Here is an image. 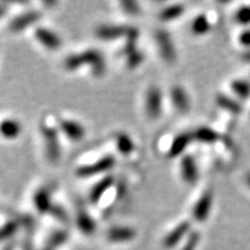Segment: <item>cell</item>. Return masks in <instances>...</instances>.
Masks as SVG:
<instances>
[{
	"mask_svg": "<svg viewBox=\"0 0 250 250\" xmlns=\"http://www.w3.org/2000/svg\"><path fill=\"white\" fill-rule=\"evenodd\" d=\"M41 129H42L43 138L45 142L46 154L51 161H57L61 156V145H59L57 130L52 127L48 122H42Z\"/></svg>",
	"mask_w": 250,
	"mask_h": 250,
	"instance_id": "cell-1",
	"label": "cell"
},
{
	"mask_svg": "<svg viewBox=\"0 0 250 250\" xmlns=\"http://www.w3.org/2000/svg\"><path fill=\"white\" fill-rule=\"evenodd\" d=\"M115 165V159L114 156H104V158L100 159L94 164L87 165V166H81L77 169V175L79 177H90L93 175L104 173L109 169H111Z\"/></svg>",
	"mask_w": 250,
	"mask_h": 250,
	"instance_id": "cell-2",
	"label": "cell"
},
{
	"mask_svg": "<svg viewBox=\"0 0 250 250\" xmlns=\"http://www.w3.org/2000/svg\"><path fill=\"white\" fill-rule=\"evenodd\" d=\"M156 43L159 44V49H160L162 58L168 62H174L177 58V52L175 49L174 42L171 40L169 33L166 30H159L155 34Z\"/></svg>",
	"mask_w": 250,
	"mask_h": 250,
	"instance_id": "cell-3",
	"label": "cell"
},
{
	"mask_svg": "<svg viewBox=\"0 0 250 250\" xmlns=\"http://www.w3.org/2000/svg\"><path fill=\"white\" fill-rule=\"evenodd\" d=\"M80 57L81 62H83V65H89L95 76L101 77L102 74L104 73V58H103V56L100 54L98 50H86V51L81 52Z\"/></svg>",
	"mask_w": 250,
	"mask_h": 250,
	"instance_id": "cell-4",
	"label": "cell"
},
{
	"mask_svg": "<svg viewBox=\"0 0 250 250\" xmlns=\"http://www.w3.org/2000/svg\"><path fill=\"white\" fill-rule=\"evenodd\" d=\"M146 112L151 118L160 117L162 111V95L158 87H151L146 93Z\"/></svg>",
	"mask_w": 250,
	"mask_h": 250,
	"instance_id": "cell-5",
	"label": "cell"
},
{
	"mask_svg": "<svg viewBox=\"0 0 250 250\" xmlns=\"http://www.w3.org/2000/svg\"><path fill=\"white\" fill-rule=\"evenodd\" d=\"M213 196L211 192L206 191L201 196V198L196 202L192 208V217L197 221H205L210 215L212 210Z\"/></svg>",
	"mask_w": 250,
	"mask_h": 250,
	"instance_id": "cell-6",
	"label": "cell"
},
{
	"mask_svg": "<svg viewBox=\"0 0 250 250\" xmlns=\"http://www.w3.org/2000/svg\"><path fill=\"white\" fill-rule=\"evenodd\" d=\"M131 29V27L121 26V24H107V26H101L96 29V36L103 41H112L121 39V37H126Z\"/></svg>",
	"mask_w": 250,
	"mask_h": 250,
	"instance_id": "cell-7",
	"label": "cell"
},
{
	"mask_svg": "<svg viewBox=\"0 0 250 250\" xmlns=\"http://www.w3.org/2000/svg\"><path fill=\"white\" fill-rule=\"evenodd\" d=\"M35 36L40 41L41 44H43L49 50H58L62 46L61 37L54 31L46 29V28H37L35 30Z\"/></svg>",
	"mask_w": 250,
	"mask_h": 250,
	"instance_id": "cell-8",
	"label": "cell"
},
{
	"mask_svg": "<svg viewBox=\"0 0 250 250\" xmlns=\"http://www.w3.org/2000/svg\"><path fill=\"white\" fill-rule=\"evenodd\" d=\"M190 234V223L189 221H182V223L177 225L171 232L166 235L164 239V246L166 248H173L181 242L183 237L188 236Z\"/></svg>",
	"mask_w": 250,
	"mask_h": 250,
	"instance_id": "cell-9",
	"label": "cell"
},
{
	"mask_svg": "<svg viewBox=\"0 0 250 250\" xmlns=\"http://www.w3.org/2000/svg\"><path fill=\"white\" fill-rule=\"evenodd\" d=\"M40 17H41V14L36 11L26 12V13L19 15V17H17L13 21H12L11 24H9V29H11L12 31H14V33L22 31L26 29L27 27H29V26H31V24L35 23L36 21L40 19Z\"/></svg>",
	"mask_w": 250,
	"mask_h": 250,
	"instance_id": "cell-10",
	"label": "cell"
},
{
	"mask_svg": "<svg viewBox=\"0 0 250 250\" xmlns=\"http://www.w3.org/2000/svg\"><path fill=\"white\" fill-rule=\"evenodd\" d=\"M181 175L187 183H195L198 180V168L191 155L183 156L181 161Z\"/></svg>",
	"mask_w": 250,
	"mask_h": 250,
	"instance_id": "cell-11",
	"label": "cell"
},
{
	"mask_svg": "<svg viewBox=\"0 0 250 250\" xmlns=\"http://www.w3.org/2000/svg\"><path fill=\"white\" fill-rule=\"evenodd\" d=\"M61 130L64 132L71 140L79 142L85 137L86 130L80 123L70 120H62L59 124Z\"/></svg>",
	"mask_w": 250,
	"mask_h": 250,
	"instance_id": "cell-12",
	"label": "cell"
},
{
	"mask_svg": "<svg viewBox=\"0 0 250 250\" xmlns=\"http://www.w3.org/2000/svg\"><path fill=\"white\" fill-rule=\"evenodd\" d=\"M171 101L174 107L181 112H188L191 107L187 90L181 86H175L171 88Z\"/></svg>",
	"mask_w": 250,
	"mask_h": 250,
	"instance_id": "cell-13",
	"label": "cell"
},
{
	"mask_svg": "<svg viewBox=\"0 0 250 250\" xmlns=\"http://www.w3.org/2000/svg\"><path fill=\"white\" fill-rule=\"evenodd\" d=\"M108 240L111 242H127L136 237V230L131 227L116 226L108 230Z\"/></svg>",
	"mask_w": 250,
	"mask_h": 250,
	"instance_id": "cell-14",
	"label": "cell"
},
{
	"mask_svg": "<svg viewBox=\"0 0 250 250\" xmlns=\"http://www.w3.org/2000/svg\"><path fill=\"white\" fill-rule=\"evenodd\" d=\"M34 205H35L36 210L40 213H46V212H51L52 205L51 203V196H50V191L46 188H41L37 190L35 195H34Z\"/></svg>",
	"mask_w": 250,
	"mask_h": 250,
	"instance_id": "cell-15",
	"label": "cell"
},
{
	"mask_svg": "<svg viewBox=\"0 0 250 250\" xmlns=\"http://www.w3.org/2000/svg\"><path fill=\"white\" fill-rule=\"evenodd\" d=\"M22 126L20 122L13 118H7L0 123V134L7 139H15L21 134Z\"/></svg>",
	"mask_w": 250,
	"mask_h": 250,
	"instance_id": "cell-16",
	"label": "cell"
},
{
	"mask_svg": "<svg viewBox=\"0 0 250 250\" xmlns=\"http://www.w3.org/2000/svg\"><path fill=\"white\" fill-rule=\"evenodd\" d=\"M77 224L80 230L85 234H93L96 229V224L94 219L90 217L88 212H87L83 208H80L78 210L77 214Z\"/></svg>",
	"mask_w": 250,
	"mask_h": 250,
	"instance_id": "cell-17",
	"label": "cell"
},
{
	"mask_svg": "<svg viewBox=\"0 0 250 250\" xmlns=\"http://www.w3.org/2000/svg\"><path fill=\"white\" fill-rule=\"evenodd\" d=\"M192 140H193V137L191 133L179 134V136L174 139V142L171 143V146L169 149V156L175 158V156H179L180 154H182Z\"/></svg>",
	"mask_w": 250,
	"mask_h": 250,
	"instance_id": "cell-18",
	"label": "cell"
},
{
	"mask_svg": "<svg viewBox=\"0 0 250 250\" xmlns=\"http://www.w3.org/2000/svg\"><path fill=\"white\" fill-rule=\"evenodd\" d=\"M115 179L112 176H107L101 181H99L98 183L95 184V187L90 190L89 193V199L92 202H99L101 199V197L104 195L105 192L108 191L110 188L114 186Z\"/></svg>",
	"mask_w": 250,
	"mask_h": 250,
	"instance_id": "cell-19",
	"label": "cell"
},
{
	"mask_svg": "<svg viewBox=\"0 0 250 250\" xmlns=\"http://www.w3.org/2000/svg\"><path fill=\"white\" fill-rule=\"evenodd\" d=\"M192 137H193V140H197V142H201L204 144L214 143L219 139L218 133L215 132L214 130H212L208 126L198 127V129L192 133Z\"/></svg>",
	"mask_w": 250,
	"mask_h": 250,
	"instance_id": "cell-20",
	"label": "cell"
},
{
	"mask_svg": "<svg viewBox=\"0 0 250 250\" xmlns=\"http://www.w3.org/2000/svg\"><path fill=\"white\" fill-rule=\"evenodd\" d=\"M217 103L221 108L225 109V110L232 112V114H239L242 110L241 104L239 102L232 98H229V96L225 95V94H220V95L217 96Z\"/></svg>",
	"mask_w": 250,
	"mask_h": 250,
	"instance_id": "cell-21",
	"label": "cell"
},
{
	"mask_svg": "<svg viewBox=\"0 0 250 250\" xmlns=\"http://www.w3.org/2000/svg\"><path fill=\"white\" fill-rule=\"evenodd\" d=\"M211 29V23L205 15H198L193 19L191 23V31L195 35H204Z\"/></svg>",
	"mask_w": 250,
	"mask_h": 250,
	"instance_id": "cell-22",
	"label": "cell"
},
{
	"mask_svg": "<svg viewBox=\"0 0 250 250\" xmlns=\"http://www.w3.org/2000/svg\"><path fill=\"white\" fill-rule=\"evenodd\" d=\"M184 6L182 4H174L162 9L160 13V19L162 21H173L183 14Z\"/></svg>",
	"mask_w": 250,
	"mask_h": 250,
	"instance_id": "cell-23",
	"label": "cell"
},
{
	"mask_svg": "<svg viewBox=\"0 0 250 250\" xmlns=\"http://www.w3.org/2000/svg\"><path fill=\"white\" fill-rule=\"evenodd\" d=\"M230 89L233 90V93L235 95L239 96L241 99H247L250 96V83L249 81L237 79L232 81L230 83Z\"/></svg>",
	"mask_w": 250,
	"mask_h": 250,
	"instance_id": "cell-24",
	"label": "cell"
},
{
	"mask_svg": "<svg viewBox=\"0 0 250 250\" xmlns=\"http://www.w3.org/2000/svg\"><path fill=\"white\" fill-rule=\"evenodd\" d=\"M116 145L118 151L124 155L130 154V153H132L134 149V143L132 142V139L125 133L118 134L116 138Z\"/></svg>",
	"mask_w": 250,
	"mask_h": 250,
	"instance_id": "cell-25",
	"label": "cell"
},
{
	"mask_svg": "<svg viewBox=\"0 0 250 250\" xmlns=\"http://www.w3.org/2000/svg\"><path fill=\"white\" fill-rule=\"evenodd\" d=\"M67 239V234L64 230H58L57 233L52 234L48 242V250H52L62 245Z\"/></svg>",
	"mask_w": 250,
	"mask_h": 250,
	"instance_id": "cell-26",
	"label": "cell"
},
{
	"mask_svg": "<svg viewBox=\"0 0 250 250\" xmlns=\"http://www.w3.org/2000/svg\"><path fill=\"white\" fill-rule=\"evenodd\" d=\"M144 61V54L140 50H134L126 56V65L130 68H136L139 66Z\"/></svg>",
	"mask_w": 250,
	"mask_h": 250,
	"instance_id": "cell-27",
	"label": "cell"
},
{
	"mask_svg": "<svg viewBox=\"0 0 250 250\" xmlns=\"http://www.w3.org/2000/svg\"><path fill=\"white\" fill-rule=\"evenodd\" d=\"M235 21L242 26L250 24V6H243V7L237 9L235 13Z\"/></svg>",
	"mask_w": 250,
	"mask_h": 250,
	"instance_id": "cell-28",
	"label": "cell"
},
{
	"mask_svg": "<svg viewBox=\"0 0 250 250\" xmlns=\"http://www.w3.org/2000/svg\"><path fill=\"white\" fill-rule=\"evenodd\" d=\"M19 224L17 221H8L4 226L0 228V240H5L11 237L13 234L17 232Z\"/></svg>",
	"mask_w": 250,
	"mask_h": 250,
	"instance_id": "cell-29",
	"label": "cell"
},
{
	"mask_svg": "<svg viewBox=\"0 0 250 250\" xmlns=\"http://www.w3.org/2000/svg\"><path fill=\"white\" fill-rule=\"evenodd\" d=\"M81 66H83V62H81L80 54L70 55L66 59H65V62H64V67L66 68L67 71L78 70V68L81 67Z\"/></svg>",
	"mask_w": 250,
	"mask_h": 250,
	"instance_id": "cell-30",
	"label": "cell"
},
{
	"mask_svg": "<svg viewBox=\"0 0 250 250\" xmlns=\"http://www.w3.org/2000/svg\"><path fill=\"white\" fill-rule=\"evenodd\" d=\"M199 240H201V236H199L198 233H190L189 235L187 236L186 242H184V245L182 246L181 250H196L197 247H198Z\"/></svg>",
	"mask_w": 250,
	"mask_h": 250,
	"instance_id": "cell-31",
	"label": "cell"
},
{
	"mask_svg": "<svg viewBox=\"0 0 250 250\" xmlns=\"http://www.w3.org/2000/svg\"><path fill=\"white\" fill-rule=\"evenodd\" d=\"M121 6L123 7V9L126 12L127 14L131 15H137L140 13V6L138 5V2L132 1V0H127V1H122Z\"/></svg>",
	"mask_w": 250,
	"mask_h": 250,
	"instance_id": "cell-32",
	"label": "cell"
},
{
	"mask_svg": "<svg viewBox=\"0 0 250 250\" xmlns=\"http://www.w3.org/2000/svg\"><path fill=\"white\" fill-rule=\"evenodd\" d=\"M239 41L243 46H247V48L250 49V29L242 31L239 36Z\"/></svg>",
	"mask_w": 250,
	"mask_h": 250,
	"instance_id": "cell-33",
	"label": "cell"
},
{
	"mask_svg": "<svg viewBox=\"0 0 250 250\" xmlns=\"http://www.w3.org/2000/svg\"><path fill=\"white\" fill-rule=\"evenodd\" d=\"M52 213H54L55 217H57L58 219H61V220H67V215H66V212L62 210V208H59V206H54L51 210Z\"/></svg>",
	"mask_w": 250,
	"mask_h": 250,
	"instance_id": "cell-34",
	"label": "cell"
},
{
	"mask_svg": "<svg viewBox=\"0 0 250 250\" xmlns=\"http://www.w3.org/2000/svg\"><path fill=\"white\" fill-rule=\"evenodd\" d=\"M6 12H7V4L1 2V4H0V18L4 17V15L6 14Z\"/></svg>",
	"mask_w": 250,
	"mask_h": 250,
	"instance_id": "cell-35",
	"label": "cell"
},
{
	"mask_svg": "<svg viewBox=\"0 0 250 250\" xmlns=\"http://www.w3.org/2000/svg\"><path fill=\"white\" fill-rule=\"evenodd\" d=\"M242 57H243V59H245V61L250 62V49L248 50V51H246L245 54L242 55Z\"/></svg>",
	"mask_w": 250,
	"mask_h": 250,
	"instance_id": "cell-36",
	"label": "cell"
},
{
	"mask_svg": "<svg viewBox=\"0 0 250 250\" xmlns=\"http://www.w3.org/2000/svg\"><path fill=\"white\" fill-rule=\"evenodd\" d=\"M246 182H247V184H248L249 188H250V173L247 174V176H246Z\"/></svg>",
	"mask_w": 250,
	"mask_h": 250,
	"instance_id": "cell-37",
	"label": "cell"
}]
</instances>
